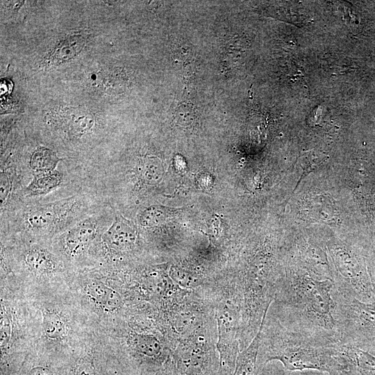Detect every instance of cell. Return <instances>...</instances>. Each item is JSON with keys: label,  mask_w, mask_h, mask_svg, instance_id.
Returning <instances> with one entry per match:
<instances>
[{"label": "cell", "mask_w": 375, "mask_h": 375, "mask_svg": "<svg viewBox=\"0 0 375 375\" xmlns=\"http://www.w3.org/2000/svg\"><path fill=\"white\" fill-rule=\"evenodd\" d=\"M108 206L89 190L72 183L40 199H26L1 220V238L50 240Z\"/></svg>", "instance_id": "obj_1"}, {"label": "cell", "mask_w": 375, "mask_h": 375, "mask_svg": "<svg viewBox=\"0 0 375 375\" xmlns=\"http://www.w3.org/2000/svg\"><path fill=\"white\" fill-rule=\"evenodd\" d=\"M334 283L305 272L283 275L268 311L283 325L316 338L340 341L334 317Z\"/></svg>", "instance_id": "obj_2"}, {"label": "cell", "mask_w": 375, "mask_h": 375, "mask_svg": "<svg viewBox=\"0 0 375 375\" xmlns=\"http://www.w3.org/2000/svg\"><path fill=\"white\" fill-rule=\"evenodd\" d=\"M340 343L288 327L267 310L260 326L257 370L277 361L289 372L312 370L342 375L347 366L339 349Z\"/></svg>", "instance_id": "obj_3"}, {"label": "cell", "mask_w": 375, "mask_h": 375, "mask_svg": "<svg viewBox=\"0 0 375 375\" xmlns=\"http://www.w3.org/2000/svg\"><path fill=\"white\" fill-rule=\"evenodd\" d=\"M214 308L217 327L218 375H233L240 349L242 296L233 275L215 276L195 289Z\"/></svg>", "instance_id": "obj_4"}, {"label": "cell", "mask_w": 375, "mask_h": 375, "mask_svg": "<svg viewBox=\"0 0 375 375\" xmlns=\"http://www.w3.org/2000/svg\"><path fill=\"white\" fill-rule=\"evenodd\" d=\"M115 210L108 205L53 237L51 244L60 257L81 262L99 257L101 237L113 222Z\"/></svg>", "instance_id": "obj_5"}, {"label": "cell", "mask_w": 375, "mask_h": 375, "mask_svg": "<svg viewBox=\"0 0 375 375\" xmlns=\"http://www.w3.org/2000/svg\"><path fill=\"white\" fill-rule=\"evenodd\" d=\"M216 320L178 340L172 350L176 375H218Z\"/></svg>", "instance_id": "obj_6"}, {"label": "cell", "mask_w": 375, "mask_h": 375, "mask_svg": "<svg viewBox=\"0 0 375 375\" xmlns=\"http://www.w3.org/2000/svg\"><path fill=\"white\" fill-rule=\"evenodd\" d=\"M334 317L340 342L358 347L365 340L375 338V306L333 288Z\"/></svg>", "instance_id": "obj_7"}, {"label": "cell", "mask_w": 375, "mask_h": 375, "mask_svg": "<svg viewBox=\"0 0 375 375\" xmlns=\"http://www.w3.org/2000/svg\"><path fill=\"white\" fill-rule=\"evenodd\" d=\"M139 245L135 224L115 210L112 223L102 235L99 257L122 260L131 256Z\"/></svg>", "instance_id": "obj_8"}, {"label": "cell", "mask_w": 375, "mask_h": 375, "mask_svg": "<svg viewBox=\"0 0 375 375\" xmlns=\"http://www.w3.org/2000/svg\"><path fill=\"white\" fill-rule=\"evenodd\" d=\"M72 183L74 182L72 174L60 162L54 170L33 174L31 181L24 188L22 196L24 201L43 198Z\"/></svg>", "instance_id": "obj_9"}, {"label": "cell", "mask_w": 375, "mask_h": 375, "mask_svg": "<svg viewBox=\"0 0 375 375\" xmlns=\"http://www.w3.org/2000/svg\"><path fill=\"white\" fill-rule=\"evenodd\" d=\"M85 42L86 37L82 33H74L67 36L49 53L46 58L47 63L58 65L69 61L82 51Z\"/></svg>", "instance_id": "obj_10"}, {"label": "cell", "mask_w": 375, "mask_h": 375, "mask_svg": "<svg viewBox=\"0 0 375 375\" xmlns=\"http://www.w3.org/2000/svg\"><path fill=\"white\" fill-rule=\"evenodd\" d=\"M90 298L106 311L119 310L124 305L122 295L114 289L98 281H91L87 285Z\"/></svg>", "instance_id": "obj_11"}, {"label": "cell", "mask_w": 375, "mask_h": 375, "mask_svg": "<svg viewBox=\"0 0 375 375\" xmlns=\"http://www.w3.org/2000/svg\"><path fill=\"white\" fill-rule=\"evenodd\" d=\"M63 161L58 152L47 146L35 147L26 158V165L32 175L54 170Z\"/></svg>", "instance_id": "obj_12"}, {"label": "cell", "mask_w": 375, "mask_h": 375, "mask_svg": "<svg viewBox=\"0 0 375 375\" xmlns=\"http://www.w3.org/2000/svg\"><path fill=\"white\" fill-rule=\"evenodd\" d=\"M42 326L44 334L50 339L62 338L67 331V326L58 314L47 311L43 313Z\"/></svg>", "instance_id": "obj_13"}, {"label": "cell", "mask_w": 375, "mask_h": 375, "mask_svg": "<svg viewBox=\"0 0 375 375\" xmlns=\"http://www.w3.org/2000/svg\"><path fill=\"white\" fill-rule=\"evenodd\" d=\"M174 120L177 125L192 128L198 123V112L197 108L189 103L178 105L174 112Z\"/></svg>", "instance_id": "obj_14"}, {"label": "cell", "mask_w": 375, "mask_h": 375, "mask_svg": "<svg viewBox=\"0 0 375 375\" xmlns=\"http://www.w3.org/2000/svg\"><path fill=\"white\" fill-rule=\"evenodd\" d=\"M327 158V156L318 151H309L304 152L298 160L299 166L302 169L303 172L296 187H297L299 181H301L303 177L315 170L321 163L326 160Z\"/></svg>", "instance_id": "obj_15"}, {"label": "cell", "mask_w": 375, "mask_h": 375, "mask_svg": "<svg viewBox=\"0 0 375 375\" xmlns=\"http://www.w3.org/2000/svg\"><path fill=\"white\" fill-rule=\"evenodd\" d=\"M1 335H0V343L1 348L5 347L10 340L11 334V325L10 322L8 318V316L2 309L1 308Z\"/></svg>", "instance_id": "obj_16"}, {"label": "cell", "mask_w": 375, "mask_h": 375, "mask_svg": "<svg viewBox=\"0 0 375 375\" xmlns=\"http://www.w3.org/2000/svg\"><path fill=\"white\" fill-rule=\"evenodd\" d=\"M256 375H287V370L279 362L272 361L258 369Z\"/></svg>", "instance_id": "obj_17"}, {"label": "cell", "mask_w": 375, "mask_h": 375, "mask_svg": "<svg viewBox=\"0 0 375 375\" xmlns=\"http://www.w3.org/2000/svg\"><path fill=\"white\" fill-rule=\"evenodd\" d=\"M116 375H146L131 365L125 359L116 370Z\"/></svg>", "instance_id": "obj_18"}, {"label": "cell", "mask_w": 375, "mask_h": 375, "mask_svg": "<svg viewBox=\"0 0 375 375\" xmlns=\"http://www.w3.org/2000/svg\"><path fill=\"white\" fill-rule=\"evenodd\" d=\"M25 375H57V374L48 366L35 365L29 369Z\"/></svg>", "instance_id": "obj_19"}, {"label": "cell", "mask_w": 375, "mask_h": 375, "mask_svg": "<svg viewBox=\"0 0 375 375\" xmlns=\"http://www.w3.org/2000/svg\"><path fill=\"white\" fill-rule=\"evenodd\" d=\"M154 375H176L172 356Z\"/></svg>", "instance_id": "obj_20"}, {"label": "cell", "mask_w": 375, "mask_h": 375, "mask_svg": "<svg viewBox=\"0 0 375 375\" xmlns=\"http://www.w3.org/2000/svg\"><path fill=\"white\" fill-rule=\"evenodd\" d=\"M287 375H330L325 372H321L317 371H302V372H289L287 371Z\"/></svg>", "instance_id": "obj_21"}]
</instances>
